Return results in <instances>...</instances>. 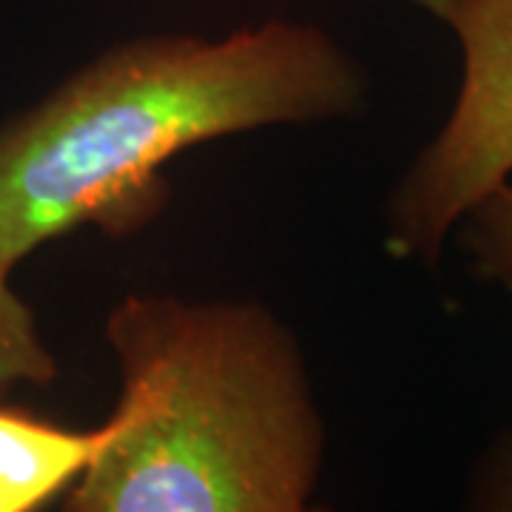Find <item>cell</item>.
<instances>
[{
    "mask_svg": "<svg viewBox=\"0 0 512 512\" xmlns=\"http://www.w3.org/2000/svg\"><path fill=\"white\" fill-rule=\"evenodd\" d=\"M410 3H416V6L427 9L430 15H436V18L447 23V18L456 12V6L461 3V0H410Z\"/></svg>",
    "mask_w": 512,
    "mask_h": 512,
    "instance_id": "8",
    "label": "cell"
},
{
    "mask_svg": "<svg viewBox=\"0 0 512 512\" xmlns=\"http://www.w3.org/2000/svg\"><path fill=\"white\" fill-rule=\"evenodd\" d=\"M12 271L15 265L0 256V393L20 384L49 387L60 373L35 311L12 288Z\"/></svg>",
    "mask_w": 512,
    "mask_h": 512,
    "instance_id": "5",
    "label": "cell"
},
{
    "mask_svg": "<svg viewBox=\"0 0 512 512\" xmlns=\"http://www.w3.org/2000/svg\"><path fill=\"white\" fill-rule=\"evenodd\" d=\"M109 421L72 430L0 404V512H32L66 495L109 441Z\"/></svg>",
    "mask_w": 512,
    "mask_h": 512,
    "instance_id": "4",
    "label": "cell"
},
{
    "mask_svg": "<svg viewBox=\"0 0 512 512\" xmlns=\"http://www.w3.org/2000/svg\"><path fill=\"white\" fill-rule=\"evenodd\" d=\"M481 498L490 510H512V444L495 458L490 476L484 478Z\"/></svg>",
    "mask_w": 512,
    "mask_h": 512,
    "instance_id": "7",
    "label": "cell"
},
{
    "mask_svg": "<svg viewBox=\"0 0 512 512\" xmlns=\"http://www.w3.org/2000/svg\"><path fill=\"white\" fill-rule=\"evenodd\" d=\"M464 57L447 123L387 205V248L436 262L461 217L512 180V0H461L447 18Z\"/></svg>",
    "mask_w": 512,
    "mask_h": 512,
    "instance_id": "3",
    "label": "cell"
},
{
    "mask_svg": "<svg viewBox=\"0 0 512 512\" xmlns=\"http://www.w3.org/2000/svg\"><path fill=\"white\" fill-rule=\"evenodd\" d=\"M365 94L359 63L313 23L114 46L0 126V256L18 265L77 228L134 234L165 208L163 165L177 154L353 117Z\"/></svg>",
    "mask_w": 512,
    "mask_h": 512,
    "instance_id": "1",
    "label": "cell"
},
{
    "mask_svg": "<svg viewBox=\"0 0 512 512\" xmlns=\"http://www.w3.org/2000/svg\"><path fill=\"white\" fill-rule=\"evenodd\" d=\"M123 376L72 512H299L325 427L299 345L256 302L131 293L106 319Z\"/></svg>",
    "mask_w": 512,
    "mask_h": 512,
    "instance_id": "2",
    "label": "cell"
},
{
    "mask_svg": "<svg viewBox=\"0 0 512 512\" xmlns=\"http://www.w3.org/2000/svg\"><path fill=\"white\" fill-rule=\"evenodd\" d=\"M456 228L481 279L512 288V183H504L473 205Z\"/></svg>",
    "mask_w": 512,
    "mask_h": 512,
    "instance_id": "6",
    "label": "cell"
}]
</instances>
